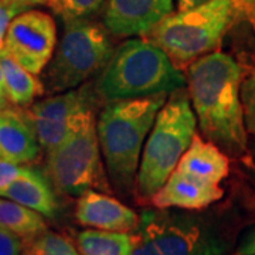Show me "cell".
<instances>
[{
	"label": "cell",
	"mask_w": 255,
	"mask_h": 255,
	"mask_svg": "<svg viewBox=\"0 0 255 255\" xmlns=\"http://www.w3.org/2000/svg\"><path fill=\"white\" fill-rule=\"evenodd\" d=\"M186 78L203 135L233 152L244 150L248 132L241 102L240 64L216 50L193 61Z\"/></svg>",
	"instance_id": "6da1fadb"
},
{
	"label": "cell",
	"mask_w": 255,
	"mask_h": 255,
	"mask_svg": "<svg viewBox=\"0 0 255 255\" xmlns=\"http://www.w3.org/2000/svg\"><path fill=\"white\" fill-rule=\"evenodd\" d=\"M169 94L108 101L97 122L101 150L112 182L122 190L133 186L146 136Z\"/></svg>",
	"instance_id": "7a4b0ae2"
},
{
	"label": "cell",
	"mask_w": 255,
	"mask_h": 255,
	"mask_svg": "<svg viewBox=\"0 0 255 255\" xmlns=\"http://www.w3.org/2000/svg\"><path fill=\"white\" fill-rule=\"evenodd\" d=\"M187 78L170 57L147 38H130L111 57L97 90L107 101L172 94Z\"/></svg>",
	"instance_id": "3957f363"
},
{
	"label": "cell",
	"mask_w": 255,
	"mask_h": 255,
	"mask_svg": "<svg viewBox=\"0 0 255 255\" xmlns=\"http://www.w3.org/2000/svg\"><path fill=\"white\" fill-rule=\"evenodd\" d=\"M237 16L236 0H210L170 13L145 37L160 47L179 70H187L197 58L217 50Z\"/></svg>",
	"instance_id": "277c9868"
},
{
	"label": "cell",
	"mask_w": 255,
	"mask_h": 255,
	"mask_svg": "<svg viewBox=\"0 0 255 255\" xmlns=\"http://www.w3.org/2000/svg\"><path fill=\"white\" fill-rule=\"evenodd\" d=\"M191 107L190 97L180 88L172 92L157 112L137 169L136 182L140 197L152 199L189 149L197 127Z\"/></svg>",
	"instance_id": "5b68a950"
},
{
	"label": "cell",
	"mask_w": 255,
	"mask_h": 255,
	"mask_svg": "<svg viewBox=\"0 0 255 255\" xmlns=\"http://www.w3.org/2000/svg\"><path fill=\"white\" fill-rule=\"evenodd\" d=\"M114 54L108 28L87 18L65 23V31L46 77L48 92L74 90L107 65Z\"/></svg>",
	"instance_id": "8992f818"
},
{
	"label": "cell",
	"mask_w": 255,
	"mask_h": 255,
	"mask_svg": "<svg viewBox=\"0 0 255 255\" xmlns=\"http://www.w3.org/2000/svg\"><path fill=\"white\" fill-rule=\"evenodd\" d=\"M101 143L94 111L73 133L47 153V177L55 190L80 197L91 189H108L101 162Z\"/></svg>",
	"instance_id": "52a82bcc"
},
{
	"label": "cell",
	"mask_w": 255,
	"mask_h": 255,
	"mask_svg": "<svg viewBox=\"0 0 255 255\" xmlns=\"http://www.w3.org/2000/svg\"><path fill=\"white\" fill-rule=\"evenodd\" d=\"M137 255L219 254V244L199 221L186 214L169 211H143L133 231Z\"/></svg>",
	"instance_id": "ba28073f"
},
{
	"label": "cell",
	"mask_w": 255,
	"mask_h": 255,
	"mask_svg": "<svg viewBox=\"0 0 255 255\" xmlns=\"http://www.w3.org/2000/svg\"><path fill=\"white\" fill-rule=\"evenodd\" d=\"M57 27L54 18L40 10L21 11L10 23L4 50L30 73H43L54 55Z\"/></svg>",
	"instance_id": "9c48e42d"
},
{
	"label": "cell",
	"mask_w": 255,
	"mask_h": 255,
	"mask_svg": "<svg viewBox=\"0 0 255 255\" xmlns=\"http://www.w3.org/2000/svg\"><path fill=\"white\" fill-rule=\"evenodd\" d=\"M92 110L90 92L68 90L33 104L27 110L37 137L47 153L63 143Z\"/></svg>",
	"instance_id": "30bf717a"
},
{
	"label": "cell",
	"mask_w": 255,
	"mask_h": 255,
	"mask_svg": "<svg viewBox=\"0 0 255 255\" xmlns=\"http://www.w3.org/2000/svg\"><path fill=\"white\" fill-rule=\"evenodd\" d=\"M170 13L173 0H107L104 24L118 37H145Z\"/></svg>",
	"instance_id": "8fae6325"
},
{
	"label": "cell",
	"mask_w": 255,
	"mask_h": 255,
	"mask_svg": "<svg viewBox=\"0 0 255 255\" xmlns=\"http://www.w3.org/2000/svg\"><path fill=\"white\" fill-rule=\"evenodd\" d=\"M223 197V189L217 183L174 169L163 186L152 196V204L157 209L200 210Z\"/></svg>",
	"instance_id": "7c38bea8"
},
{
	"label": "cell",
	"mask_w": 255,
	"mask_h": 255,
	"mask_svg": "<svg viewBox=\"0 0 255 255\" xmlns=\"http://www.w3.org/2000/svg\"><path fill=\"white\" fill-rule=\"evenodd\" d=\"M41 145L27 111L0 108V157L17 164L31 163L40 155Z\"/></svg>",
	"instance_id": "4fadbf2b"
},
{
	"label": "cell",
	"mask_w": 255,
	"mask_h": 255,
	"mask_svg": "<svg viewBox=\"0 0 255 255\" xmlns=\"http://www.w3.org/2000/svg\"><path fill=\"white\" fill-rule=\"evenodd\" d=\"M75 219L87 227L122 233H133L139 226V216L133 210L92 189L80 196Z\"/></svg>",
	"instance_id": "5bb4252c"
},
{
	"label": "cell",
	"mask_w": 255,
	"mask_h": 255,
	"mask_svg": "<svg viewBox=\"0 0 255 255\" xmlns=\"http://www.w3.org/2000/svg\"><path fill=\"white\" fill-rule=\"evenodd\" d=\"M54 186L46 174L31 166H26L23 173L16 177L1 193V197L14 200L34 210L41 216L54 219L58 210Z\"/></svg>",
	"instance_id": "9a60e30c"
},
{
	"label": "cell",
	"mask_w": 255,
	"mask_h": 255,
	"mask_svg": "<svg viewBox=\"0 0 255 255\" xmlns=\"http://www.w3.org/2000/svg\"><path fill=\"white\" fill-rule=\"evenodd\" d=\"M177 169L220 184L228 176L230 163L227 156L214 142L204 140L196 133L177 164Z\"/></svg>",
	"instance_id": "2e32d148"
},
{
	"label": "cell",
	"mask_w": 255,
	"mask_h": 255,
	"mask_svg": "<svg viewBox=\"0 0 255 255\" xmlns=\"http://www.w3.org/2000/svg\"><path fill=\"white\" fill-rule=\"evenodd\" d=\"M0 65L4 74L7 95L13 105L24 108L30 105L36 97L46 92V87L37 78L36 74L21 67L13 57H10L6 50L0 53Z\"/></svg>",
	"instance_id": "e0dca14e"
},
{
	"label": "cell",
	"mask_w": 255,
	"mask_h": 255,
	"mask_svg": "<svg viewBox=\"0 0 255 255\" xmlns=\"http://www.w3.org/2000/svg\"><path fill=\"white\" fill-rule=\"evenodd\" d=\"M75 241L82 255H129L135 248L133 233L98 228L81 231Z\"/></svg>",
	"instance_id": "ac0fdd59"
},
{
	"label": "cell",
	"mask_w": 255,
	"mask_h": 255,
	"mask_svg": "<svg viewBox=\"0 0 255 255\" xmlns=\"http://www.w3.org/2000/svg\"><path fill=\"white\" fill-rule=\"evenodd\" d=\"M0 227L28 240L44 231L46 223L40 213L4 197L0 199Z\"/></svg>",
	"instance_id": "d6986e66"
},
{
	"label": "cell",
	"mask_w": 255,
	"mask_h": 255,
	"mask_svg": "<svg viewBox=\"0 0 255 255\" xmlns=\"http://www.w3.org/2000/svg\"><path fill=\"white\" fill-rule=\"evenodd\" d=\"M24 254L30 255H77V246L70 238L54 231L44 230L34 237L24 240Z\"/></svg>",
	"instance_id": "ffe728a7"
},
{
	"label": "cell",
	"mask_w": 255,
	"mask_h": 255,
	"mask_svg": "<svg viewBox=\"0 0 255 255\" xmlns=\"http://www.w3.org/2000/svg\"><path fill=\"white\" fill-rule=\"evenodd\" d=\"M105 1L107 0H43L41 4L68 23L91 17L102 9Z\"/></svg>",
	"instance_id": "44dd1931"
},
{
	"label": "cell",
	"mask_w": 255,
	"mask_h": 255,
	"mask_svg": "<svg viewBox=\"0 0 255 255\" xmlns=\"http://www.w3.org/2000/svg\"><path fill=\"white\" fill-rule=\"evenodd\" d=\"M241 102L247 132L255 135V67L241 82Z\"/></svg>",
	"instance_id": "7402d4cb"
},
{
	"label": "cell",
	"mask_w": 255,
	"mask_h": 255,
	"mask_svg": "<svg viewBox=\"0 0 255 255\" xmlns=\"http://www.w3.org/2000/svg\"><path fill=\"white\" fill-rule=\"evenodd\" d=\"M24 10L27 9L18 4H9L0 0V53L4 50V40H6V34H7L11 20Z\"/></svg>",
	"instance_id": "603a6c76"
},
{
	"label": "cell",
	"mask_w": 255,
	"mask_h": 255,
	"mask_svg": "<svg viewBox=\"0 0 255 255\" xmlns=\"http://www.w3.org/2000/svg\"><path fill=\"white\" fill-rule=\"evenodd\" d=\"M24 240L16 233L0 227V255H17L23 253Z\"/></svg>",
	"instance_id": "cb8c5ba5"
},
{
	"label": "cell",
	"mask_w": 255,
	"mask_h": 255,
	"mask_svg": "<svg viewBox=\"0 0 255 255\" xmlns=\"http://www.w3.org/2000/svg\"><path fill=\"white\" fill-rule=\"evenodd\" d=\"M24 167H26L24 164L13 163V162L0 157V197H1V193L7 189L10 183L23 173Z\"/></svg>",
	"instance_id": "d4e9b609"
},
{
	"label": "cell",
	"mask_w": 255,
	"mask_h": 255,
	"mask_svg": "<svg viewBox=\"0 0 255 255\" xmlns=\"http://www.w3.org/2000/svg\"><path fill=\"white\" fill-rule=\"evenodd\" d=\"M238 16L248 18L251 21L253 18V9H254V0H236Z\"/></svg>",
	"instance_id": "484cf974"
},
{
	"label": "cell",
	"mask_w": 255,
	"mask_h": 255,
	"mask_svg": "<svg viewBox=\"0 0 255 255\" xmlns=\"http://www.w3.org/2000/svg\"><path fill=\"white\" fill-rule=\"evenodd\" d=\"M237 254L255 255V230L250 234V237L243 243V246L238 248Z\"/></svg>",
	"instance_id": "4316f807"
},
{
	"label": "cell",
	"mask_w": 255,
	"mask_h": 255,
	"mask_svg": "<svg viewBox=\"0 0 255 255\" xmlns=\"http://www.w3.org/2000/svg\"><path fill=\"white\" fill-rule=\"evenodd\" d=\"M9 95H7V90H6V82H4V74L0 65V108L9 107Z\"/></svg>",
	"instance_id": "83f0119b"
},
{
	"label": "cell",
	"mask_w": 255,
	"mask_h": 255,
	"mask_svg": "<svg viewBox=\"0 0 255 255\" xmlns=\"http://www.w3.org/2000/svg\"><path fill=\"white\" fill-rule=\"evenodd\" d=\"M210 0H177V7L179 10H189L193 7H197L200 4H204Z\"/></svg>",
	"instance_id": "f1b7e54d"
},
{
	"label": "cell",
	"mask_w": 255,
	"mask_h": 255,
	"mask_svg": "<svg viewBox=\"0 0 255 255\" xmlns=\"http://www.w3.org/2000/svg\"><path fill=\"white\" fill-rule=\"evenodd\" d=\"M3 1H4V3H9V4H18V6L26 7V9L43 3V0H3Z\"/></svg>",
	"instance_id": "f546056e"
},
{
	"label": "cell",
	"mask_w": 255,
	"mask_h": 255,
	"mask_svg": "<svg viewBox=\"0 0 255 255\" xmlns=\"http://www.w3.org/2000/svg\"><path fill=\"white\" fill-rule=\"evenodd\" d=\"M251 23L255 26V0H254V9H253V18H251Z\"/></svg>",
	"instance_id": "4dcf8cb0"
}]
</instances>
